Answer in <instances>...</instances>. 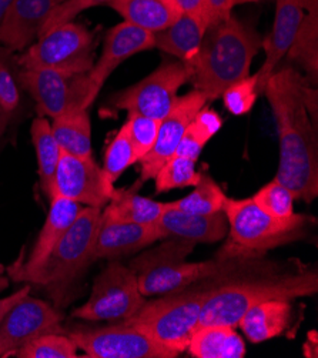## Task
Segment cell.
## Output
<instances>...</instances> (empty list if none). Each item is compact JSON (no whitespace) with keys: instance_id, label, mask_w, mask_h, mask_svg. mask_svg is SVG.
<instances>
[{"instance_id":"obj_13","label":"cell","mask_w":318,"mask_h":358,"mask_svg":"<svg viewBox=\"0 0 318 358\" xmlns=\"http://www.w3.org/2000/svg\"><path fill=\"white\" fill-rule=\"evenodd\" d=\"M63 314L45 300L29 294L15 304L0 323V358L15 352L42 334L66 333Z\"/></svg>"},{"instance_id":"obj_6","label":"cell","mask_w":318,"mask_h":358,"mask_svg":"<svg viewBox=\"0 0 318 358\" xmlns=\"http://www.w3.org/2000/svg\"><path fill=\"white\" fill-rule=\"evenodd\" d=\"M223 211L230 227V240L217 256L222 260H254L271 248L303 238L311 222L310 216L297 213L289 220L274 219L264 213L252 197H227Z\"/></svg>"},{"instance_id":"obj_35","label":"cell","mask_w":318,"mask_h":358,"mask_svg":"<svg viewBox=\"0 0 318 358\" xmlns=\"http://www.w3.org/2000/svg\"><path fill=\"white\" fill-rule=\"evenodd\" d=\"M131 164H134L133 148L129 136V126L126 122L109 143L108 149H106L101 169L106 185L110 189H115V183L119 180V177Z\"/></svg>"},{"instance_id":"obj_37","label":"cell","mask_w":318,"mask_h":358,"mask_svg":"<svg viewBox=\"0 0 318 358\" xmlns=\"http://www.w3.org/2000/svg\"><path fill=\"white\" fill-rule=\"evenodd\" d=\"M129 126V136L133 148V160L138 163L154 146L160 120L130 113L126 120Z\"/></svg>"},{"instance_id":"obj_17","label":"cell","mask_w":318,"mask_h":358,"mask_svg":"<svg viewBox=\"0 0 318 358\" xmlns=\"http://www.w3.org/2000/svg\"><path fill=\"white\" fill-rule=\"evenodd\" d=\"M315 5H318V0H277L271 33L263 41L266 60L256 73L259 94L263 93L267 80L275 71L281 59L289 53L305 12Z\"/></svg>"},{"instance_id":"obj_18","label":"cell","mask_w":318,"mask_h":358,"mask_svg":"<svg viewBox=\"0 0 318 358\" xmlns=\"http://www.w3.org/2000/svg\"><path fill=\"white\" fill-rule=\"evenodd\" d=\"M59 0H13L2 23L0 43L12 52H24L41 38Z\"/></svg>"},{"instance_id":"obj_1","label":"cell","mask_w":318,"mask_h":358,"mask_svg":"<svg viewBox=\"0 0 318 358\" xmlns=\"http://www.w3.org/2000/svg\"><path fill=\"white\" fill-rule=\"evenodd\" d=\"M293 67L270 76L263 93L275 117L280 138V164L275 180L296 200L312 201L318 196L317 92Z\"/></svg>"},{"instance_id":"obj_16","label":"cell","mask_w":318,"mask_h":358,"mask_svg":"<svg viewBox=\"0 0 318 358\" xmlns=\"http://www.w3.org/2000/svg\"><path fill=\"white\" fill-rule=\"evenodd\" d=\"M154 48V33L123 22L112 27L104 36L101 55L87 73V109L96 100L104 83L113 71L129 57Z\"/></svg>"},{"instance_id":"obj_2","label":"cell","mask_w":318,"mask_h":358,"mask_svg":"<svg viewBox=\"0 0 318 358\" xmlns=\"http://www.w3.org/2000/svg\"><path fill=\"white\" fill-rule=\"evenodd\" d=\"M263 46L260 34L231 13L207 27L193 63L190 82L207 100L222 97L236 82L250 76V66Z\"/></svg>"},{"instance_id":"obj_45","label":"cell","mask_w":318,"mask_h":358,"mask_svg":"<svg viewBox=\"0 0 318 358\" xmlns=\"http://www.w3.org/2000/svg\"><path fill=\"white\" fill-rule=\"evenodd\" d=\"M8 287H9V278L3 273H0V293L5 292Z\"/></svg>"},{"instance_id":"obj_48","label":"cell","mask_w":318,"mask_h":358,"mask_svg":"<svg viewBox=\"0 0 318 358\" xmlns=\"http://www.w3.org/2000/svg\"><path fill=\"white\" fill-rule=\"evenodd\" d=\"M60 2H63V0H59V3H60Z\"/></svg>"},{"instance_id":"obj_42","label":"cell","mask_w":318,"mask_h":358,"mask_svg":"<svg viewBox=\"0 0 318 358\" xmlns=\"http://www.w3.org/2000/svg\"><path fill=\"white\" fill-rule=\"evenodd\" d=\"M174 2H175V5H178V8L180 9L182 15H190V16L201 17L204 20L203 13H204L205 0H174Z\"/></svg>"},{"instance_id":"obj_23","label":"cell","mask_w":318,"mask_h":358,"mask_svg":"<svg viewBox=\"0 0 318 358\" xmlns=\"http://www.w3.org/2000/svg\"><path fill=\"white\" fill-rule=\"evenodd\" d=\"M127 23L159 33L182 16L174 0H110L108 3Z\"/></svg>"},{"instance_id":"obj_40","label":"cell","mask_w":318,"mask_h":358,"mask_svg":"<svg viewBox=\"0 0 318 358\" xmlns=\"http://www.w3.org/2000/svg\"><path fill=\"white\" fill-rule=\"evenodd\" d=\"M236 5H238V0H205L203 17L207 27L227 17Z\"/></svg>"},{"instance_id":"obj_11","label":"cell","mask_w":318,"mask_h":358,"mask_svg":"<svg viewBox=\"0 0 318 358\" xmlns=\"http://www.w3.org/2000/svg\"><path fill=\"white\" fill-rule=\"evenodd\" d=\"M66 334L83 351V357L89 358H175L173 352L127 321L99 329L79 327Z\"/></svg>"},{"instance_id":"obj_20","label":"cell","mask_w":318,"mask_h":358,"mask_svg":"<svg viewBox=\"0 0 318 358\" xmlns=\"http://www.w3.org/2000/svg\"><path fill=\"white\" fill-rule=\"evenodd\" d=\"M156 226L161 238H182L186 241L197 243H216L226 237L229 223L224 211H219L208 216L187 214L174 210L167 206Z\"/></svg>"},{"instance_id":"obj_30","label":"cell","mask_w":318,"mask_h":358,"mask_svg":"<svg viewBox=\"0 0 318 358\" xmlns=\"http://www.w3.org/2000/svg\"><path fill=\"white\" fill-rule=\"evenodd\" d=\"M226 199L227 196L213 178L207 173H201L198 183L190 194L175 201H170L167 206L187 214L208 216V214L223 211Z\"/></svg>"},{"instance_id":"obj_29","label":"cell","mask_w":318,"mask_h":358,"mask_svg":"<svg viewBox=\"0 0 318 358\" xmlns=\"http://www.w3.org/2000/svg\"><path fill=\"white\" fill-rule=\"evenodd\" d=\"M296 60L312 82L318 75V5L310 8L300 24L296 39L287 53Z\"/></svg>"},{"instance_id":"obj_21","label":"cell","mask_w":318,"mask_h":358,"mask_svg":"<svg viewBox=\"0 0 318 358\" xmlns=\"http://www.w3.org/2000/svg\"><path fill=\"white\" fill-rule=\"evenodd\" d=\"M82 208L83 206L72 200H67L63 197H53L50 200V208L46 216L45 224L36 241H34V245L27 260L23 263H15L8 268V273L27 271L42 264L50 255L57 241L64 236L68 227L75 223Z\"/></svg>"},{"instance_id":"obj_22","label":"cell","mask_w":318,"mask_h":358,"mask_svg":"<svg viewBox=\"0 0 318 358\" xmlns=\"http://www.w3.org/2000/svg\"><path fill=\"white\" fill-rule=\"evenodd\" d=\"M291 313L289 300H267L247 310L238 326L252 343L260 344L284 334L291 323Z\"/></svg>"},{"instance_id":"obj_7","label":"cell","mask_w":318,"mask_h":358,"mask_svg":"<svg viewBox=\"0 0 318 358\" xmlns=\"http://www.w3.org/2000/svg\"><path fill=\"white\" fill-rule=\"evenodd\" d=\"M100 220V207H83L75 223L42 264L27 271L9 273V275L13 281L42 285L59 293L93 262V247Z\"/></svg>"},{"instance_id":"obj_3","label":"cell","mask_w":318,"mask_h":358,"mask_svg":"<svg viewBox=\"0 0 318 358\" xmlns=\"http://www.w3.org/2000/svg\"><path fill=\"white\" fill-rule=\"evenodd\" d=\"M318 292L315 271L300 270L286 274L260 277L229 275L204 303L197 327H237L247 310L267 300H294L310 297Z\"/></svg>"},{"instance_id":"obj_44","label":"cell","mask_w":318,"mask_h":358,"mask_svg":"<svg viewBox=\"0 0 318 358\" xmlns=\"http://www.w3.org/2000/svg\"><path fill=\"white\" fill-rule=\"evenodd\" d=\"M9 122H10V119L8 116H5L2 112H0V137H2L3 131L6 130Z\"/></svg>"},{"instance_id":"obj_25","label":"cell","mask_w":318,"mask_h":358,"mask_svg":"<svg viewBox=\"0 0 318 358\" xmlns=\"http://www.w3.org/2000/svg\"><path fill=\"white\" fill-rule=\"evenodd\" d=\"M164 208L166 203L156 201L124 189H115L109 203L101 208V219L119 223L153 224L159 220Z\"/></svg>"},{"instance_id":"obj_15","label":"cell","mask_w":318,"mask_h":358,"mask_svg":"<svg viewBox=\"0 0 318 358\" xmlns=\"http://www.w3.org/2000/svg\"><path fill=\"white\" fill-rule=\"evenodd\" d=\"M207 101V97L196 89L178 99L168 115L160 120L153 149L138 162L140 182L137 185L156 177L161 166L178 150L187 127Z\"/></svg>"},{"instance_id":"obj_19","label":"cell","mask_w":318,"mask_h":358,"mask_svg":"<svg viewBox=\"0 0 318 358\" xmlns=\"http://www.w3.org/2000/svg\"><path fill=\"white\" fill-rule=\"evenodd\" d=\"M157 240L163 238L156 223L136 224L101 219L93 247V262L124 257Z\"/></svg>"},{"instance_id":"obj_38","label":"cell","mask_w":318,"mask_h":358,"mask_svg":"<svg viewBox=\"0 0 318 358\" xmlns=\"http://www.w3.org/2000/svg\"><path fill=\"white\" fill-rule=\"evenodd\" d=\"M257 96V75L233 83L222 94L226 109L234 116L249 113L253 109Z\"/></svg>"},{"instance_id":"obj_33","label":"cell","mask_w":318,"mask_h":358,"mask_svg":"<svg viewBox=\"0 0 318 358\" xmlns=\"http://www.w3.org/2000/svg\"><path fill=\"white\" fill-rule=\"evenodd\" d=\"M201 173L196 170V162L185 157L173 155L157 171L156 192L166 193L174 189H185L189 186H196L200 180Z\"/></svg>"},{"instance_id":"obj_10","label":"cell","mask_w":318,"mask_h":358,"mask_svg":"<svg viewBox=\"0 0 318 358\" xmlns=\"http://www.w3.org/2000/svg\"><path fill=\"white\" fill-rule=\"evenodd\" d=\"M193 69L185 62H166L143 80L119 92L110 100L117 110L156 120L164 119L179 99V90L190 82Z\"/></svg>"},{"instance_id":"obj_47","label":"cell","mask_w":318,"mask_h":358,"mask_svg":"<svg viewBox=\"0 0 318 358\" xmlns=\"http://www.w3.org/2000/svg\"><path fill=\"white\" fill-rule=\"evenodd\" d=\"M0 273H5V267L2 264H0Z\"/></svg>"},{"instance_id":"obj_4","label":"cell","mask_w":318,"mask_h":358,"mask_svg":"<svg viewBox=\"0 0 318 358\" xmlns=\"http://www.w3.org/2000/svg\"><path fill=\"white\" fill-rule=\"evenodd\" d=\"M231 274L211 277L186 289L161 294L157 300L146 301L126 321L179 357L187 351L190 338L198 326L204 303Z\"/></svg>"},{"instance_id":"obj_39","label":"cell","mask_w":318,"mask_h":358,"mask_svg":"<svg viewBox=\"0 0 318 358\" xmlns=\"http://www.w3.org/2000/svg\"><path fill=\"white\" fill-rule=\"evenodd\" d=\"M109 2L110 0H63V2H60L52 12L48 23L45 24L42 34L49 31L50 29H55V27L63 24V23L72 22L79 13H82L87 9L101 6V5H108Z\"/></svg>"},{"instance_id":"obj_12","label":"cell","mask_w":318,"mask_h":358,"mask_svg":"<svg viewBox=\"0 0 318 358\" xmlns=\"http://www.w3.org/2000/svg\"><path fill=\"white\" fill-rule=\"evenodd\" d=\"M19 82L36 103L39 116L56 119L87 109V75L70 76L50 69H20Z\"/></svg>"},{"instance_id":"obj_41","label":"cell","mask_w":318,"mask_h":358,"mask_svg":"<svg viewBox=\"0 0 318 358\" xmlns=\"http://www.w3.org/2000/svg\"><path fill=\"white\" fill-rule=\"evenodd\" d=\"M30 293V285L26 284L24 287L19 289L17 292H15L13 294L5 297V299H0V323H2L3 317L8 314V311L15 306L22 299H24L27 294Z\"/></svg>"},{"instance_id":"obj_14","label":"cell","mask_w":318,"mask_h":358,"mask_svg":"<svg viewBox=\"0 0 318 358\" xmlns=\"http://www.w3.org/2000/svg\"><path fill=\"white\" fill-rule=\"evenodd\" d=\"M115 189L106 185L101 169L92 157H78L62 152L55 180L53 197H63L83 207L103 208Z\"/></svg>"},{"instance_id":"obj_24","label":"cell","mask_w":318,"mask_h":358,"mask_svg":"<svg viewBox=\"0 0 318 358\" xmlns=\"http://www.w3.org/2000/svg\"><path fill=\"white\" fill-rule=\"evenodd\" d=\"M207 24L201 17L182 15L171 26L154 34V48L191 64L203 38Z\"/></svg>"},{"instance_id":"obj_9","label":"cell","mask_w":318,"mask_h":358,"mask_svg":"<svg viewBox=\"0 0 318 358\" xmlns=\"http://www.w3.org/2000/svg\"><path fill=\"white\" fill-rule=\"evenodd\" d=\"M146 301L134 271L112 262L96 277L89 300L73 310L72 317L83 321H126Z\"/></svg>"},{"instance_id":"obj_34","label":"cell","mask_w":318,"mask_h":358,"mask_svg":"<svg viewBox=\"0 0 318 358\" xmlns=\"http://www.w3.org/2000/svg\"><path fill=\"white\" fill-rule=\"evenodd\" d=\"M78 345L66 333H46L20 347L19 358H78Z\"/></svg>"},{"instance_id":"obj_28","label":"cell","mask_w":318,"mask_h":358,"mask_svg":"<svg viewBox=\"0 0 318 358\" xmlns=\"http://www.w3.org/2000/svg\"><path fill=\"white\" fill-rule=\"evenodd\" d=\"M33 148L36 150L38 156V167H39V180L41 187L45 196L52 200L53 196V180L56 169L62 156V150L53 136L52 126L48 117H36L31 123L30 129Z\"/></svg>"},{"instance_id":"obj_31","label":"cell","mask_w":318,"mask_h":358,"mask_svg":"<svg viewBox=\"0 0 318 358\" xmlns=\"http://www.w3.org/2000/svg\"><path fill=\"white\" fill-rule=\"evenodd\" d=\"M220 116L215 110H211L210 107L204 106L187 127L174 155L185 156L197 162L201 150L207 145V141L220 130Z\"/></svg>"},{"instance_id":"obj_32","label":"cell","mask_w":318,"mask_h":358,"mask_svg":"<svg viewBox=\"0 0 318 358\" xmlns=\"http://www.w3.org/2000/svg\"><path fill=\"white\" fill-rule=\"evenodd\" d=\"M19 70L13 52L0 46V112L10 120L20 109L22 101Z\"/></svg>"},{"instance_id":"obj_46","label":"cell","mask_w":318,"mask_h":358,"mask_svg":"<svg viewBox=\"0 0 318 358\" xmlns=\"http://www.w3.org/2000/svg\"><path fill=\"white\" fill-rule=\"evenodd\" d=\"M245 2H260V0H238V3H245Z\"/></svg>"},{"instance_id":"obj_36","label":"cell","mask_w":318,"mask_h":358,"mask_svg":"<svg viewBox=\"0 0 318 358\" xmlns=\"http://www.w3.org/2000/svg\"><path fill=\"white\" fill-rule=\"evenodd\" d=\"M252 200L268 216L278 220H289L294 216V196L275 178L261 187Z\"/></svg>"},{"instance_id":"obj_8","label":"cell","mask_w":318,"mask_h":358,"mask_svg":"<svg viewBox=\"0 0 318 358\" xmlns=\"http://www.w3.org/2000/svg\"><path fill=\"white\" fill-rule=\"evenodd\" d=\"M94 50V34L72 20L43 33L36 43L16 57V62L20 69H50L80 76L92 70Z\"/></svg>"},{"instance_id":"obj_43","label":"cell","mask_w":318,"mask_h":358,"mask_svg":"<svg viewBox=\"0 0 318 358\" xmlns=\"http://www.w3.org/2000/svg\"><path fill=\"white\" fill-rule=\"evenodd\" d=\"M13 0H0V23H2L9 6L12 5Z\"/></svg>"},{"instance_id":"obj_27","label":"cell","mask_w":318,"mask_h":358,"mask_svg":"<svg viewBox=\"0 0 318 358\" xmlns=\"http://www.w3.org/2000/svg\"><path fill=\"white\" fill-rule=\"evenodd\" d=\"M60 150L78 157H92V122L87 109H78L53 119L50 123Z\"/></svg>"},{"instance_id":"obj_26","label":"cell","mask_w":318,"mask_h":358,"mask_svg":"<svg viewBox=\"0 0 318 358\" xmlns=\"http://www.w3.org/2000/svg\"><path fill=\"white\" fill-rule=\"evenodd\" d=\"M187 352L194 358H243L245 344L234 327L204 326L194 330Z\"/></svg>"},{"instance_id":"obj_5","label":"cell","mask_w":318,"mask_h":358,"mask_svg":"<svg viewBox=\"0 0 318 358\" xmlns=\"http://www.w3.org/2000/svg\"><path fill=\"white\" fill-rule=\"evenodd\" d=\"M166 241L147 253L130 262L140 293L145 297L167 294L189 287L198 281L236 273L245 266L243 259L210 260L187 263L186 257L196 247L194 243L182 238H164Z\"/></svg>"}]
</instances>
